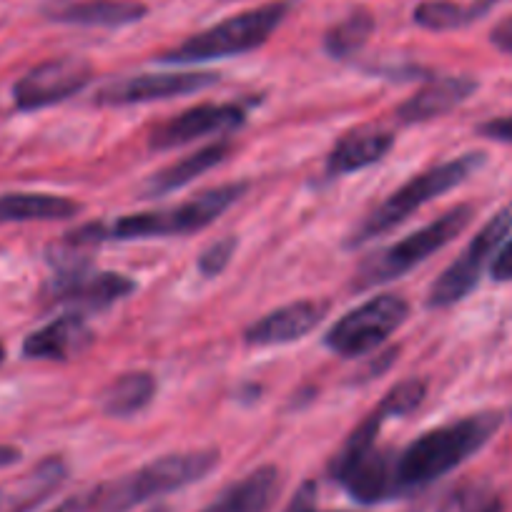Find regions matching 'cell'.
I'll list each match as a JSON object with an SVG mask.
<instances>
[{
    "label": "cell",
    "instance_id": "1",
    "mask_svg": "<svg viewBox=\"0 0 512 512\" xmlns=\"http://www.w3.org/2000/svg\"><path fill=\"white\" fill-rule=\"evenodd\" d=\"M500 422L502 417L497 412H482L447 422L417 437L395 457L397 495H410L450 475L490 442Z\"/></svg>",
    "mask_w": 512,
    "mask_h": 512
},
{
    "label": "cell",
    "instance_id": "2",
    "mask_svg": "<svg viewBox=\"0 0 512 512\" xmlns=\"http://www.w3.org/2000/svg\"><path fill=\"white\" fill-rule=\"evenodd\" d=\"M249 189L246 181L239 184L216 186V189L201 191L191 201L169 209L144 211V214H128L116 219L113 224H88L66 234V241L78 246L96 244V241H136V239H161V236H184L206 229L214 224L226 209L236 204Z\"/></svg>",
    "mask_w": 512,
    "mask_h": 512
},
{
    "label": "cell",
    "instance_id": "3",
    "mask_svg": "<svg viewBox=\"0 0 512 512\" xmlns=\"http://www.w3.org/2000/svg\"><path fill=\"white\" fill-rule=\"evenodd\" d=\"M219 465L216 450H194L164 455L131 475H123L106 485L93 487L88 512H128L154 497L184 490L186 485L204 480Z\"/></svg>",
    "mask_w": 512,
    "mask_h": 512
},
{
    "label": "cell",
    "instance_id": "4",
    "mask_svg": "<svg viewBox=\"0 0 512 512\" xmlns=\"http://www.w3.org/2000/svg\"><path fill=\"white\" fill-rule=\"evenodd\" d=\"M384 420H390V412L382 405L349 435L342 450L334 455L329 465V475L334 482L347 490L354 502L377 505V502L397 497L395 482V457L392 450L377 447V435Z\"/></svg>",
    "mask_w": 512,
    "mask_h": 512
},
{
    "label": "cell",
    "instance_id": "5",
    "mask_svg": "<svg viewBox=\"0 0 512 512\" xmlns=\"http://www.w3.org/2000/svg\"><path fill=\"white\" fill-rule=\"evenodd\" d=\"M292 6L287 0H274L267 6L249 8V11L231 16L196 36L186 38L176 48L159 58L166 66H196V63L219 61V58L244 56V53L262 48L289 16Z\"/></svg>",
    "mask_w": 512,
    "mask_h": 512
},
{
    "label": "cell",
    "instance_id": "6",
    "mask_svg": "<svg viewBox=\"0 0 512 512\" xmlns=\"http://www.w3.org/2000/svg\"><path fill=\"white\" fill-rule=\"evenodd\" d=\"M482 164H485V156L482 154H465L460 156V159L445 161V164L432 166V169L412 176V179L405 181L400 189L392 191V194L352 231V236L347 239V246L349 249H357V246L369 244V241H374L377 236L392 231L395 226L405 224L415 211H420L422 206L430 204L432 199H437V196L447 194V191L465 184Z\"/></svg>",
    "mask_w": 512,
    "mask_h": 512
},
{
    "label": "cell",
    "instance_id": "7",
    "mask_svg": "<svg viewBox=\"0 0 512 512\" xmlns=\"http://www.w3.org/2000/svg\"><path fill=\"white\" fill-rule=\"evenodd\" d=\"M472 219V206H455L440 216L432 224L412 231L410 236L400 239L397 244L387 246L382 251H374L369 259H364L362 267L354 274V289H372L379 284L395 282L405 277L422 262H427L435 251L445 249L455 236L465 231V226Z\"/></svg>",
    "mask_w": 512,
    "mask_h": 512
},
{
    "label": "cell",
    "instance_id": "8",
    "mask_svg": "<svg viewBox=\"0 0 512 512\" xmlns=\"http://www.w3.org/2000/svg\"><path fill=\"white\" fill-rule=\"evenodd\" d=\"M410 317V304L397 294H379L359 307L349 309L324 334V347L344 359L362 357L382 347Z\"/></svg>",
    "mask_w": 512,
    "mask_h": 512
},
{
    "label": "cell",
    "instance_id": "9",
    "mask_svg": "<svg viewBox=\"0 0 512 512\" xmlns=\"http://www.w3.org/2000/svg\"><path fill=\"white\" fill-rule=\"evenodd\" d=\"M510 231L512 204L505 206L502 211H497V214L477 231L475 239H472L470 244H467V249L460 254V259H455V262L440 274V279H437L430 289L427 307L445 309L470 297L472 289L480 284L482 272L487 269V264H492V259H495L500 246L507 241Z\"/></svg>",
    "mask_w": 512,
    "mask_h": 512
},
{
    "label": "cell",
    "instance_id": "10",
    "mask_svg": "<svg viewBox=\"0 0 512 512\" xmlns=\"http://www.w3.org/2000/svg\"><path fill=\"white\" fill-rule=\"evenodd\" d=\"M93 81V66L86 58L63 56L38 63L13 86V101L23 113L51 108L81 93Z\"/></svg>",
    "mask_w": 512,
    "mask_h": 512
},
{
    "label": "cell",
    "instance_id": "11",
    "mask_svg": "<svg viewBox=\"0 0 512 512\" xmlns=\"http://www.w3.org/2000/svg\"><path fill=\"white\" fill-rule=\"evenodd\" d=\"M219 83L214 71H174V73H141V76L118 78L96 91L98 106H141V103L166 101L174 96L204 91Z\"/></svg>",
    "mask_w": 512,
    "mask_h": 512
},
{
    "label": "cell",
    "instance_id": "12",
    "mask_svg": "<svg viewBox=\"0 0 512 512\" xmlns=\"http://www.w3.org/2000/svg\"><path fill=\"white\" fill-rule=\"evenodd\" d=\"M244 121V108L236 103H201V106L181 111L171 121L161 123L151 134V149L169 151L204 139V136L231 134L244 126Z\"/></svg>",
    "mask_w": 512,
    "mask_h": 512
},
{
    "label": "cell",
    "instance_id": "13",
    "mask_svg": "<svg viewBox=\"0 0 512 512\" xmlns=\"http://www.w3.org/2000/svg\"><path fill=\"white\" fill-rule=\"evenodd\" d=\"M134 279L116 272H88L86 264L56 269L51 297L58 304H73L76 309H108L134 292Z\"/></svg>",
    "mask_w": 512,
    "mask_h": 512
},
{
    "label": "cell",
    "instance_id": "14",
    "mask_svg": "<svg viewBox=\"0 0 512 512\" xmlns=\"http://www.w3.org/2000/svg\"><path fill=\"white\" fill-rule=\"evenodd\" d=\"M329 312V302L319 299H302V302L284 304L274 309L267 317L251 324L244 332V342L249 347H279V344H292L297 339L307 337Z\"/></svg>",
    "mask_w": 512,
    "mask_h": 512
},
{
    "label": "cell",
    "instance_id": "15",
    "mask_svg": "<svg viewBox=\"0 0 512 512\" xmlns=\"http://www.w3.org/2000/svg\"><path fill=\"white\" fill-rule=\"evenodd\" d=\"M93 329L81 312L63 314L31 332L23 342V357L38 362H68L81 357L93 344Z\"/></svg>",
    "mask_w": 512,
    "mask_h": 512
},
{
    "label": "cell",
    "instance_id": "16",
    "mask_svg": "<svg viewBox=\"0 0 512 512\" xmlns=\"http://www.w3.org/2000/svg\"><path fill=\"white\" fill-rule=\"evenodd\" d=\"M475 88L477 81L467 76L432 78L427 86H422L420 91H415L407 101L400 103L397 118L402 123H425L432 118H440L462 106L475 93Z\"/></svg>",
    "mask_w": 512,
    "mask_h": 512
},
{
    "label": "cell",
    "instance_id": "17",
    "mask_svg": "<svg viewBox=\"0 0 512 512\" xmlns=\"http://www.w3.org/2000/svg\"><path fill=\"white\" fill-rule=\"evenodd\" d=\"M395 146V136L382 128H354L349 134L334 144L327 156V174L329 176H347L354 171H364L382 161Z\"/></svg>",
    "mask_w": 512,
    "mask_h": 512
},
{
    "label": "cell",
    "instance_id": "18",
    "mask_svg": "<svg viewBox=\"0 0 512 512\" xmlns=\"http://www.w3.org/2000/svg\"><path fill=\"white\" fill-rule=\"evenodd\" d=\"M46 16L66 26L121 28L141 21L146 16V6L131 0H78V3H58L48 8Z\"/></svg>",
    "mask_w": 512,
    "mask_h": 512
},
{
    "label": "cell",
    "instance_id": "19",
    "mask_svg": "<svg viewBox=\"0 0 512 512\" xmlns=\"http://www.w3.org/2000/svg\"><path fill=\"white\" fill-rule=\"evenodd\" d=\"M68 475V467L61 457H48L38 462L28 475L18 482L0 485V512H28L38 502L46 500Z\"/></svg>",
    "mask_w": 512,
    "mask_h": 512
},
{
    "label": "cell",
    "instance_id": "20",
    "mask_svg": "<svg viewBox=\"0 0 512 512\" xmlns=\"http://www.w3.org/2000/svg\"><path fill=\"white\" fill-rule=\"evenodd\" d=\"M231 154L229 141H219V144H211L199 149L196 154H189L186 159L176 161V164L166 166V169L156 171L149 181L144 184L146 196H166L171 191H179L184 186H189L191 181L199 179L201 174L211 171L214 166L224 164L226 156Z\"/></svg>",
    "mask_w": 512,
    "mask_h": 512
},
{
    "label": "cell",
    "instance_id": "21",
    "mask_svg": "<svg viewBox=\"0 0 512 512\" xmlns=\"http://www.w3.org/2000/svg\"><path fill=\"white\" fill-rule=\"evenodd\" d=\"M282 490V472L272 465L249 472L244 480L231 485L216 505L224 512H269Z\"/></svg>",
    "mask_w": 512,
    "mask_h": 512
},
{
    "label": "cell",
    "instance_id": "22",
    "mask_svg": "<svg viewBox=\"0 0 512 512\" xmlns=\"http://www.w3.org/2000/svg\"><path fill=\"white\" fill-rule=\"evenodd\" d=\"M81 211V204L53 194H6L0 196V224L26 221H63Z\"/></svg>",
    "mask_w": 512,
    "mask_h": 512
},
{
    "label": "cell",
    "instance_id": "23",
    "mask_svg": "<svg viewBox=\"0 0 512 512\" xmlns=\"http://www.w3.org/2000/svg\"><path fill=\"white\" fill-rule=\"evenodd\" d=\"M407 512H500V497L485 482L465 480L422 497Z\"/></svg>",
    "mask_w": 512,
    "mask_h": 512
},
{
    "label": "cell",
    "instance_id": "24",
    "mask_svg": "<svg viewBox=\"0 0 512 512\" xmlns=\"http://www.w3.org/2000/svg\"><path fill=\"white\" fill-rule=\"evenodd\" d=\"M156 379L149 372H126L113 379L101 392V410L108 417H134L154 402Z\"/></svg>",
    "mask_w": 512,
    "mask_h": 512
},
{
    "label": "cell",
    "instance_id": "25",
    "mask_svg": "<svg viewBox=\"0 0 512 512\" xmlns=\"http://www.w3.org/2000/svg\"><path fill=\"white\" fill-rule=\"evenodd\" d=\"M490 8V0L485 3H475V6H460L452 0H425L415 8V23L427 28V31H455V28H465L475 18Z\"/></svg>",
    "mask_w": 512,
    "mask_h": 512
},
{
    "label": "cell",
    "instance_id": "26",
    "mask_svg": "<svg viewBox=\"0 0 512 512\" xmlns=\"http://www.w3.org/2000/svg\"><path fill=\"white\" fill-rule=\"evenodd\" d=\"M374 31V18L367 11L349 13L344 21L334 23L324 36V48L332 58H349L369 41Z\"/></svg>",
    "mask_w": 512,
    "mask_h": 512
},
{
    "label": "cell",
    "instance_id": "27",
    "mask_svg": "<svg viewBox=\"0 0 512 512\" xmlns=\"http://www.w3.org/2000/svg\"><path fill=\"white\" fill-rule=\"evenodd\" d=\"M425 395H427V382L412 377V379H405V382L395 384V387L382 397L379 405L390 412V417H405L410 415V412H415L417 407L425 402Z\"/></svg>",
    "mask_w": 512,
    "mask_h": 512
},
{
    "label": "cell",
    "instance_id": "28",
    "mask_svg": "<svg viewBox=\"0 0 512 512\" xmlns=\"http://www.w3.org/2000/svg\"><path fill=\"white\" fill-rule=\"evenodd\" d=\"M236 246H239V241H236L234 236H224V239L214 241V244L199 256V272L204 274V277H219V274L229 267Z\"/></svg>",
    "mask_w": 512,
    "mask_h": 512
},
{
    "label": "cell",
    "instance_id": "29",
    "mask_svg": "<svg viewBox=\"0 0 512 512\" xmlns=\"http://www.w3.org/2000/svg\"><path fill=\"white\" fill-rule=\"evenodd\" d=\"M284 512H322L317 507V485H314V482H304ZM337 512H347V510H337Z\"/></svg>",
    "mask_w": 512,
    "mask_h": 512
},
{
    "label": "cell",
    "instance_id": "30",
    "mask_svg": "<svg viewBox=\"0 0 512 512\" xmlns=\"http://www.w3.org/2000/svg\"><path fill=\"white\" fill-rule=\"evenodd\" d=\"M490 272L495 282H512V236L500 246L497 256L492 259Z\"/></svg>",
    "mask_w": 512,
    "mask_h": 512
},
{
    "label": "cell",
    "instance_id": "31",
    "mask_svg": "<svg viewBox=\"0 0 512 512\" xmlns=\"http://www.w3.org/2000/svg\"><path fill=\"white\" fill-rule=\"evenodd\" d=\"M480 134L485 136V139L502 141V144H512V116L495 118V121L482 123Z\"/></svg>",
    "mask_w": 512,
    "mask_h": 512
},
{
    "label": "cell",
    "instance_id": "32",
    "mask_svg": "<svg viewBox=\"0 0 512 512\" xmlns=\"http://www.w3.org/2000/svg\"><path fill=\"white\" fill-rule=\"evenodd\" d=\"M490 41L495 43L500 51L512 53V16L505 18V21H500L495 28H492Z\"/></svg>",
    "mask_w": 512,
    "mask_h": 512
},
{
    "label": "cell",
    "instance_id": "33",
    "mask_svg": "<svg viewBox=\"0 0 512 512\" xmlns=\"http://www.w3.org/2000/svg\"><path fill=\"white\" fill-rule=\"evenodd\" d=\"M88 505H91V492H81V495H73L68 497V500L58 502V505L48 512H88Z\"/></svg>",
    "mask_w": 512,
    "mask_h": 512
},
{
    "label": "cell",
    "instance_id": "34",
    "mask_svg": "<svg viewBox=\"0 0 512 512\" xmlns=\"http://www.w3.org/2000/svg\"><path fill=\"white\" fill-rule=\"evenodd\" d=\"M21 460V450L13 445H0V470H6V467L16 465Z\"/></svg>",
    "mask_w": 512,
    "mask_h": 512
},
{
    "label": "cell",
    "instance_id": "35",
    "mask_svg": "<svg viewBox=\"0 0 512 512\" xmlns=\"http://www.w3.org/2000/svg\"><path fill=\"white\" fill-rule=\"evenodd\" d=\"M6 362V347H3V344H0V364Z\"/></svg>",
    "mask_w": 512,
    "mask_h": 512
},
{
    "label": "cell",
    "instance_id": "36",
    "mask_svg": "<svg viewBox=\"0 0 512 512\" xmlns=\"http://www.w3.org/2000/svg\"><path fill=\"white\" fill-rule=\"evenodd\" d=\"M149 512H169V510H166V507H154V510H149Z\"/></svg>",
    "mask_w": 512,
    "mask_h": 512
}]
</instances>
